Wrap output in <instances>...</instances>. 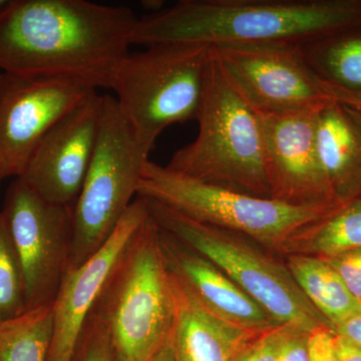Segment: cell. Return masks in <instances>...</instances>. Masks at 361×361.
Returning <instances> with one entry per match:
<instances>
[{
  "label": "cell",
  "instance_id": "cell-1",
  "mask_svg": "<svg viewBox=\"0 0 361 361\" xmlns=\"http://www.w3.org/2000/svg\"><path fill=\"white\" fill-rule=\"evenodd\" d=\"M129 7L87 0H13L0 14V70L54 75L109 87L133 44Z\"/></svg>",
  "mask_w": 361,
  "mask_h": 361
},
{
  "label": "cell",
  "instance_id": "cell-2",
  "mask_svg": "<svg viewBox=\"0 0 361 361\" xmlns=\"http://www.w3.org/2000/svg\"><path fill=\"white\" fill-rule=\"evenodd\" d=\"M361 25V0H180L139 18L133 44H292Z\"/></svg>",
  "mask_w": 361,
  "mask_h": 361
},
{
  "label": "cell",
  "instance_id": "cell-3",
  "mask_svg": "<svg viewBox=\"0 0 361 361\" xmlns=\"http://www.w3.org/2000/svg\"><path fill=\"white\" fill-rule=\"evenodd\" d=\"M198 135L166 167L192 179L271 198L262 125L257 111L236 89L211 47Z\"/></svg>",
  "mask_w": 361,
  "mask_h": 361
},
{
  "label": "cell",
  "instance_id": "cell-4",
  "mask_svg": "<svg viewBox=\"0 0 361 361\" xmlns=\"http://www.w3.org/2000/svg\"><path fill=\"white\" fill-rule=\"evenodd\" d=\"M92 312L106 325L113 361L147 360L170 339L174 299L151 215L121 252Z\"/></svg>",
  "mask_w": 361,
  "mask_h": 361
},
{
  "label": "cell",
  "instance_id": "cell-5",
  "mask_svg": "<svg viewBox=\"0 0 361 361\" xmlns=\"http://www.w3.org/2000/svg\"><path fill=\"white\" fill-rule=\"evenodd\" d=\"M146 201L159 227L218 266L278 324L306 334L331 329L304 295L281 256L245 235L202 224Z\"/></svg>",
  "mask_w": 361,
  "mask_h": 361
},
{
  "label": "cell",
  "instance_id": "cell-6",
  "mask_svg": "<svg viewBox=\"0 0 361 361\" xmlns=\"http://www.w3.org/2000/svg\"><path fill=\"white\" fill-rule=\"evenodd\" d=\"M137 196L202 224L245 235L279 256L299 233L341 206H297L259 198L192 179L149 160Z\"/></svg>",
  "mask_w": 361,
  "mask_h": 361
},
{
  "label": "cell",
  "instance_id": "cell-7",
  "mask_svg": "<svg viewBox=\"0 0 361 361\" xmlns=\"http://www.w3.org/2000/svg\"><path fill=\"white\" fill-rule=\"evenodd\" d=\"M210 51L202 44L153 45L118 63L109 89L140 137L155 145L170 126L197 120Z\"/></svg>",
  "mask_w": 361,
  "mask_h": 361
},
{
  "label": "cell",
  "instance_id": "cell-8",
  "mask_svg": "<svg viewBox=\"0 0 361 361\" xmlns=\"http://www.w3.org/2000/svg\"><path fill=\"white\" fill-rule=\"evenodd\" d=\"M155 145L142 140L104 96L96 149L73 211L70 270L89 260L110 239L133 198Z\"/></svg>",
  "mask_w": 361,
  "mask_h": 361
},
{
  "label": "cell",
  "instance_id": "cell-9",
  "mask_svg": "<svg viewBox=\"0 0 361 361\" xmlns=\"http://www.w3.org/2000/svg\"><path fill=\"white\" fill-rule=\"evenodd\" d=\"M73 211L44 200L18 178L7 190L1 213L20 259L27 310L52 306L70 271Z\"/></svg>",
  "mask_w": 361,
  "mask_h": 361
},
{
  "label": "cell",
  "instance_id": "cell-10",
  "mask_svg": "<svg viewBox=\"0 0 361 361\" xmlns=\"http://www.w3.org/2000/svg\"><path fill=\"white\" fill-rule=\"evenodd\" d=\"M213 49L226 75L257 113L312 110L334 101L301 45L230 44Z\"/></svg>",
  "mask_w": 361,
  "mask_h": 361
},
{
  "label": "cell",
  "instance_id": "cell-11",
  "mask_svg": "<svg viewBox=\"0 0 361 361\" xmlns=\"http://www.w3.org/2000/svg\"><path fill=\"white\" fill-rule=\"evenodd\" d=\"M97 87L78 78L0 73V178H20L49 130Z\"/></svg>",
  "mask_w": 361,
  "mask_h": 361
},
{
  "label": "cell",
  "instance_id": "cell-12",
  "mask_svg": "<svg viewBox=\"0 0 361 361\" xmlns=\"http://www.w3.org/2000/svg\"><path fill=\"white\" fill-rule=\"evenodd\" d=\"M104 96L94 92L59 121L30 157L23 180L51 203L75 206L96 149Z\"/></svg>",
  "mask_w": 361,
  "mask_h": 361
},
{
  "label": "cell",
  "instance_id": "cell-13",
  "mask_svg": "<svg viewBox=\"0 0 361 361\" xmlns=\"http://www.w3.org/2000/svg\"><path fill=\"white\" fill-rule=\"evenodd\" d=\"M259 114L264 137L271 199L297 206H341L318 156L320 109Z\"/></svg>",
  "mask_w": 361,
  "mask_h": 361
},
{
  "label": "cell",
  "instance_id": "cell-14",
  "mask_svg": "<svg viewBox=\"0 0 361 361\" xmlns=\"http://www.w3.org/2000/svg\"><path fill=\"white\" fill-rule=\"evenodd\" d=\"M149 216L147 201L137 196L104 245L84 264L66 273L52 304L54 331L47 361L73 360L78 339L111 268Z\"/></svg>",
  "mask_w": 361,
  "mask_h": 361
},
{
  "label": "cell",
  "instance_id": "cell-15",
  "mask_svg": "<svg viewBox=\"0 0 361 361\" xmlns=\"http://www.w3.org/2000/svg\"><path fill=\"white\" fill-rule=\"evenodd\" d=\"M159 241L169 271L214 314L255 334L279 325L218 266L161 227Z\"/></svg>",
  "mask_w": 361,
  "mask_h": 361
},
{
  "label": "cell",
  "instance_id": "cell-16",
  "mask_svg": "<svg viewBox=\"0 0 361 361\" xmlns=\"http://www.w3.org/2000/svg\"><path fill=\"white\" fill-rule=\"evenodd\" d=\"M169 273L174 299L170 343L175 361L236 360L249 342L260 334L218 317L197 300L179 278Z\"/></svg>",
  "mask_w": 361,
  "mask_h": 361
},
{
  "label": "cell",
  "instance_id": "cell-17",
  "mask_svg": "<svg viewBox=\"0 0 361 361\" xmlns=\"http://www.w3.org/2000/svg\"><path fill=\"white\" fill-rule=\"evenodd\" d=\"M318 156L334 200L361 197V116L331 101L318 113Z\"/></svg>",
  "mask_w": 361,
  "mask_h": 361
},
{
  "label": "cell",
  "instance_id": "cell-18",
  "mask_svg": "<svg viewBox=\"0 0 361 361\" xmlns=\"http://www.w3.org/2000/svg\"><path fill=\"white\" fill-rule=\"evenodd\" d=\"M282 258L304 295L331 329L360 310V301L351 295L336 270L324 259L299 254Z\"/></svg>",
  "mask_w": 361,
  "mask_h": 361
},
{
  "label": "cell",
  "instance_id": "cell-19",
  "mask_svg": "<svg viewBox=\"0 0 361 361\" xmlns=\"http://www.w3.org/2000/svg\"><path fill=\"white\" fill-rule=\"evenodd\" d=\"M308 65L323 82L361 94V25L301 45Z\"/></svg>",
  "mask_w": 361,
  "mask_h": 361
},
{
  "label": "cell",
  "instance_id": "cell-20",
  "mask_svg": "<svg viewBox=\"0 0 361 361\" xmlns=\"http://www.w3.org/2000/svg\"><path fill=\"white\" fill-rule=\"evenodd\" d=\"M361 249V197L343 204L308 226L287 244L281 257L291 254L330 258Z\"/></svg>",
  "mask_w": 361,
  "mask_h": 361
},
{
  "label": "cell",
  "instance_id": "cell-21",
  "mask_svg": "<svg viewBox=\"0 0 361 361\" xmlns=\"http://www.w3.org/2000/svg\"><path fill=\"white\" fill-rule=\"evenodd\" d=\"M54 331L52 306L0 322V361H47Z\"/></svg>",
  "mask_w": 361,
  "mask_h": 361
},
{
  "label": "cell",
  "instance_id": "cell-22",
  "mask_svg": "<svg viewBox=\"0 0 361 361\" xmlns=\"http://www.w3.org/2000/svg\"><path fill=\"white\" fill-rule=\"evenodd\" d=\"M27 311L20 259L4 214L0 212V322Z\"/></svg>",
  "mask_w": 361,
  "mask_h": 361
},
{
  "label": "cell",
  "instance_id": "cell-23",
  "mask_svg": "<svg viewBox=\"0 0 361 361\" xmlns=\"http://www.w3.org/2000/svg\"><path fill=\"white\" fill-rule=\"evenodd\" d=\"M71 361H113L108 330L94 313L87 318Z\"/></svg>",
  "mask_w": 361,
  "mask_h": 361
},
{
  "label": "cell",
  "instance_id": "cell-24",
  "mask_svg": "<svg viewBox=\"0 0 361 361\" xmlns=\"http://www.w3.org/2000/svg\"><path fill=\"white\" fill-rule=\"evenodd\" d=\"M292 330L294 329L277 325L258 334L235 361H279L280 353Z\"/></svg>",
  "mask_w": 361,
  "mask_h": 361
},
{
  "label": "cell",
  "instance_id": "cell-25",
  "mask_svg": "<svg viewBox=\"0 0 361 361\" xmlns=\"http://www.w3.org/2000/svg\"><path fill=\"white\" fill-rule=\"evenodd\" d=\"M322 259L336 270L351 295L361 302V249Z\"/></svg>",
  "mask_w": 361,
  "mask_h": 361
},
{
  "label": "cell",
  "instance_id": "cell-26",
  "mask_svg": "<svg viewBox=\"0 0 361 361\" xmlns=\"http://www.w3.org/2000/svg\"><path fill=\"white\" fill-rule=\"evenodd\" d=\"M308 361H337L336 334L329 327H322L307 338Z\"/></svg>",
  "mask_w": 361,
  "mask_h": 361
},
{
  "label": "cell",
  "instance_id": "cell-27",
  "mask_svg": "<svg viewBox=\"0 0 361 361\" xmlns=\"http://www.w3.org/2000/svg\"><path fill=\"white\" fill-rule=\"evenodd\" d=\"M308 336L292 330L280 353L279 361H308Z\"/></svg>",
  "mask_w": 361,
  "mask_h": 361
},
{
  "label": "cell",
  "instance_id": "cell-28",
  "mask_svg": "<svg viewBox=\"0 0 361 361\" xmlns=\"http://www.w3.org/2000/svg\"><path fill=\"white\" fill-rule=\"evenodd\" d=\"M337 336L344 337L361 348V308L332 329Z\"/></svg>",
  "mask_w": 361,
  "mask_h": 361
},
{
  "label": "cell",
  "instance_id": "cell-29",
  "mask_svg": "<svg viewBox=\"0 0 361 361\" xmlns=\"http://www.w3.org/2000/svg\"><path fill=\"white\" fill-rule=\"evenodd\" d=\"M337 361H361V348L344 337L337 336Z\"/></svg>",
  "mask_w": 361,
  "mask_h": 361
},
{
  "label": "cell",
  "instance_id": "cell-30",
  "mask_svg": "<svg viewBox=\"0 0 361 361\" xmlns=\"http://www.w3.org/2000/svg\"><path fill=\"white\" fill-rule=\"evenodd\" d=\"M327 89L334 101L338 102L348 106L356 114L361 116V94H350V92H342L334 87L327 85Z\"/></svg>",
  "mask_w": 361,
  "mask_h": 361
},
{
  "label": "cell",
  "instance_id": "cell-31",
  "mask_svg": "<svg viewBox=\"0 0 361 361\" xmlns=\"http://www.w3.org/2000/svg\"><path fill=\"white\" fill-rule=\"evenodd\" d=\"M145 361H175L174 355H173L172 346H171L170 339L165 345Z\"/></svg>",
  "mask_w": 361,
  "mask_h": 361
},
{
  "label": "cell",
  "instance_id": "cell-32",
  "mask_svg": "<svg viewBox=\"0 0 361 361\" xmlns=\"http://www.w3.org/2000/svg\"><path fill=\"white\" fill-rule=\"evenodd\" d=\"M13 1V0H0V14L4 13L11 6Z\"/></svg>",
  "mask_w": 361,
  "mask_h": 361
},
{
  "label": "cell",
  "instance_id": "cell-33",
  "mask_svg": "<svg viewBox=\"0 0 361 361\" xmlns=\"http://www.w3.org/2000/svg\"><path fill=\"white\" fill-rule=\"evenodd\" d=\"M1 180H1V178H0V182H1Z\"/></svg>",
  "mask_w": 361,
  "mask_h": 361
},
{
  "label": "cell",
  "instance_id": "cell-34",
  "mask_svg": "<svg viewBox=\"0 0 361 361\" xmlns=\"http://www.w3.org/2000/svg\"><path fill=\"white\" fill-rule=\"evenodd\" d=\"M360 304H361V302H360Z\"/></svg>",
  "mask_w": 361,
  "mask_h": 361
}]
</instances>
